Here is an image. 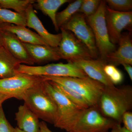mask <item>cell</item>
Instances as JSON below:
<instances>
[{"label":"cell","instance_id":"6da1fadb","mask_svg":"<svg viewBox=\"0 0 132 132\" xmlns=\"http://www.w3.org/2000/svg\"><path fill=\"white\" fill-rule=\"evenodd\" d=\"M97 106L103 115L121 124L123 114L132 109L131 86H105Z\"/></svg>","mask_w":132,"mask_h":132},{"label":"cell","instance_id":"7a4b0ae2","mask_svg":"<svg viewBox=\"0 0 132 132\" xmlns=\"http://www.w3.org/2000/svg\"><path fill=\"white\" fill-rule=\"evenodd\" d=\"M45 81L27 90L21 100L39 119L54 125L57 115V106L44 88Z\"/></svg>","mask_w":132,"mask_h":132},{"label":"cell","instance_id":"3957f363","mask_svg":"<svg viewBox=\"0 0 132 132\" xmlns=\"http://www.w3.org/2000/svg\"><path fill=\"white\" fill-rule=\"evenodd\" d=\"M43 86L46 92L54 101L57 106V115L54 125L67 132L72 131L83 109L71 102L57 90L51 81L46 80Z\"/></svg>","mask_w":132,"mask_h":132},{"label":"cell","instance_id":"277c9868","mask_svg":"<svg viewBox=\"0 0 132 132\" xmlns=\"http://www.w3.org/2000/svg\"><path fill=\"white\" fill-rule=\"evenodd\" d=\"M46 80L57 82L73 90L87 101L90 106H97L105 86L87 77L85 78L43 76Z\"/></svg>","mask_w":132,"mask_h":132},{"label":"cell","instance_id":"5b68a950","mask_svg":"<svg viewBox=\"0 0 132 132\" xmlns=\"http://www.w3.org/2000/svg\"><path fill=\"white\" fill-rule=\"evenodd\" d=\"M106 7L105 1H101L96 13L86 17V20L94 34L100 59L107 64V56L115 50L116 47L109 39L106 22Z\"/></svg>","mask_w":132,"mask_h":132},{"label":"cell","instance_id":"8992f818","mask_svg":"<svg viewBox=\"0 0 132 132\" xmlns=\"http://www.w3.org/2000/svg\"><path fill=\"white\" fill-rule=\"evenodd\" d=\"M17 72L38 76L78 78L88 77L81 69L70 62H68L67 64L60 62L39 66L21 64L17 69Z\"/></svg>","mask_w":132,"mask_h":132},{"label":"cell","instance_id":"52a82bcc","mask_svg":"<svg viewBox=\"0 0 132 132\" xmlns=\"http://www.w3.org/2000/svg\"><path fill=\"white\" fill-rule=\"evenodd\" d=\"M117 123L103 115L97 106H91L82 110L72 131L108 132Z\"/></svg>","mask_w":132,"mask_h":132},{"label":"cell","instance_id":"ba28073f","mask_svg":"<svg viewBox=\"0 0 132 132\" xmlns=\"http://www.w3.org/2000/svg\"><path fill=\"white\" fill-rule=\"evenodd\" d=\"M61 40L57 47L61 59L68 62L94 59L89 50L71 31L63 28Z\"/></svg>","mask_w":132,"mask_h":132},{"label":"cell","instance_id":"9c48e42d","mask_svg":"<svg viewBox=\"0 0 132 132\" xmlns=\"http://www.w3.org/2000/svg\"><path fill=\"white\" fill-rule=\"evenodd\" d=\"M46 80L44 76L19 73L11 78L0 79V92L21 100L27 91Z\"/></svg>","mask_w":132,"mask_h":132},{"label":"cell","instance_id":"30bf717a","mask_svg":"<svg viewBox=\"0 0 132 132\" xmlns=\"http://www.w3.org/2000/svg\"><path fill=\"white\" fill-rule=\"evenodd\" d=\"M72 32L76 37L86 46L94 59H98L99 54L94 34L91 27L87 23L84 15L77 13L63 27Z\"/></svg>","mask_w":132,"mask_h":132},{"label":"cell","instance_id":"8fae6325","mask_svg":"<svg viewBox=\"0 0 132 132\" xmlns=\"http://www.w3.org/2000/svg\"><path fill=\"white\" fill-rule=\"evenodd\" d=\"M105 20L109 39L114 45L119 43L123 29L132 32V11L116 12L109 8L106 5Z\"/></svg>","mask_w":132,"mask_h":132},{"label":"cell","instance_id":"7c38bea8","mask_svg":"<svg viewBox=\"0 0 132 132\" xmlns=\"http://www.w3.org/2000/svg\"><path fill=\"white\" fill-rule=\"evenodd\" d=\"M1 30L3 46L21 64L28 65H34L23 43L14 34Z\"/></svg>","mask_w":132,"mask_h":132},{"label":"cell","instance_id":"4fadbf2b","mask_svg":"<svg viewBox=\"0 0 132 132\" xmlns=\"http://www.w3.org/2000/svg\"><path fill=\"white\" fill-rule=\"evenodd\" d=\"M72 62L81 69L89 78L101 82L105 87H112L114 86L104 70L106 63L100 59L88 60H78Z\"/></svg>","mask_w":132,"mask_h":132},{"label":"cell","instance_id":"5bb4252c","mask_svg":"<svg viewBox=\"0 0 132 132\" xmlns=\"http://www.w3.org/2000/svg\"><path fill=\"white\" fill-rule=\"evenodd\" d=\"M117 49L107 55V63L117 67L123 64L132 65L131 33L122 34Z\"/></svg>","mask_w":132,"mask_h":132},{"label":"cell","instance_id":"9a60e30c","mask_svg":"<svg viewBox=\"0 0 132 132\" xmlns=\"http://www.w3.org/2000/svg\"><path fill=\"white\" fill-rule=\"evenodd\" d=\"M33 4L29 5L26 12L27 27L35 30L38 35L46 42L48 46L57 47L62 38L61 33L53 34L48 32L38 18Z\"/></svg>","mask_w":132,"mask_h":132},{"label":"cell","instance_id":"2e32d148","mask_svg":"<svg viewBox=\"0 0 132 132\" xmlns=\"http://www.w3.org/2000/svg\"><path fill=\"white\" fill-rule=\"evenodd\" d=\"M23 43L34 63L40 65L61 59L57 47L47 45Z\"/></svg>","mask_w":132,"mask_h":132},{"label":"cell","instance_id":"e0dca14e","mask_svg":"<svg viewBox=\"0 0 132 132\" xmlns=\"http://www.w3.org/2000/svg\"><path fill=\"white\" fill-rule=\"evenodd\" d=\"M18 128L26 132H40L39 119L25 104L21 105L15 113Z\"/></svg>","mask_w":132,"mask_h":132},{"label":"cell","instance_id":"ac0fdd59","mask_svg":"<svg viewBox=\"0 0 132 132\" xmlns=\"http://www.w3.org/2000/svg\"><path fill=\"white\" fill-rule=\"evenodd\" d=\"M26 27L7 23L0 24L1 30L13 33L22 43L48 46L46 42L37 33Z\"/></svg>","mask_w":132,"mask_h":132},{"label":"cell","instance_id":"d6986e66","mask_svg":"<svg viewBox=\"0 0 132 132\" xmlns=\"http://www.w3.org/2000/svg\"><path fill=\"white\" fill-rule=\"evenodd\" d=\"M71 2L70 0H35L33 6L34 8L40 10L43 14L50 18L55 29L58 32L59 28L57 27L56 21L57 11L62 5Z\"/></svg>","mask_w":132,"mask_h":132},{"label":"cell","instance_id":"ffe728a7","mask_svg":"<svg viewBox=\"0 0 132 132\" xmlns=\"http://www.w3.org/2000/svg\"><path fill=\"white\" fill-rule=\"evenodd\" d=\"M21 64L3 47L0 48V79L11 78L16 75Z\"/></svg>","mask_w":132,"mask_h":132},{"label":"cell","instance_id":"44dd1931","mask_svg":"<svg viewBox=\"0 0 132 132\" xmlns=\"http://www.w3.org/2000/svg\"><path fill=\"white\" fill-rule=\"evenodd\" d=\"M83 0H77L69 3L68 6L61 12L57 13L56 24L59 29L67 24L74 15L78 13Z\"/></svg>","mask_w":132,"mask_h":132},{"label":"cell","instance_id":"7402d4cb","mask_svg":"<svg viewBox=\"0 0 132 132\" xmlns=\"http://www.w3.org/2000/svg\"><path fill=\"white\" fill-rule=\"evenodd\" d=\"M50 81L57 90L77 106L83 109L91 106L83 97L75 91L57 82Z\"/></svg>","mask_w":132,"mask_h":132},{"label":"cell","instance_id":"603a6c76","mask_svg":"<svg viewBox=\"0 0 132 132\" xmlns=\"http://www.w3.org/2000/svg\"><path fill=\"white\" fill-rule=\"evenodd\" d=\"M5 23L27 27L26 14L0 8V24Z\"/></svg>","mask_w":132,"mask_h":132},{"label":"cell","instance_id":"cb8c5ba5","mask_svg":"<svg viewBox=\"0 0 132 132\" xmlns=\"http://www.w3.org/2000/svg\"><path fill=\"white\" fill-rule=\"evenodd\" d=\"M35 0H0V8L12 9L20 14H26L29 5L33 4Z\"/></svg>","mask_w":132,"mask_h":132},{"label":"cell","instance_id":"d4e9b609","mask_svg":"<svg viewBox=\"0 0 132 132\" xmlns=\"http://www.w3.org/2000/svg\"><path fill=\"white\" fill-rule=\"evenodd\" d=\"M104 70L114 85H119L123 82L124 80L123 73L116 66L111 64H106L104 66Z\"/></svg>","mask_w":132,"mask_h":132},{"label":"cell","instance_id":"484cf974","mask_svg":"<svg viewBox=\"0 0 132 132\" xmlns=\"http://www.w3.org/2000/svg\"><path fill=\"white\" fill-rule=\"evenodd\" d=\"M107 6L114 11L120 12L132 11V0H106Z\"/></svg>","mask_w":132,"mask_h":132},{"label":"cell","instance_id":"4316f807","mask_svg":"<svg viewBox=\"0 0 132 132\" xmlns=\"http://www.w3.org/2000/svg\"><path fill=\"white\" fill-rule=\"evenodd\" d=\"M101 0H83L78 13L84 15L85 17L95 14L98 9Z\"/></svg>","mask_w":132,"mask_h":132},{"label":"cell","instance_id":"83f0119b","mask_svg":"<svg viewBox=\"0 0 132 132\" xmlns=\"http://www.w3.org/2000/svg\"><path fill=\"white\" fill-rule=\"evenodd\" d=\"M14 128L9 122L2 106L0 107V132H14Z\"/></svg>","mask_w":132,"mask_h":132},{"label":"cell","instance_id":"f1b7e54d","mask_svg":"<svg viewBox=\"0 0 132 132\" xmlns=\"http://www.w3.org/2000/svg\"><path fill=\"white\" fill-rule=\"evenodd\" d=\"M122 122L124 124V127L132 132V113L130 111L126 112L123 114Z\"/></svg>","mask_w":132,"mask_h":132},{"label":"cell","instance_id":"f546056e","mask_svg":"<svg viewBox=\"0 0 132 132\" xmlns=\"http://www.w3.org/2000/svg\"><path fill=\"white\" fill-rule=\"evenodd\" d=\"M39 127L40 132H53L50 130L49 128L48 127L45 121H42L40 122Z\"/></svg>","mask_w":132,"mask_h":132},{"label":"cell","instance_id":"4dcf8cb0","mask_svg":"<svg viewBox=\"0 0 132 132\" xmlns=\"http://www.w3.org/2000/svg\"><path fill=\"white\" fill-rule=\"evenodd\" d=\"M12 98V97L11 96L0 92V107L2 106V104L5 101Z\"/></svg>","mask_w":132,"mask_h":132},{"label":"cell","instance_id":"1f68e13d","mask_svg":"<svg viewBox=\"0 0 132 132\" xmlns=\"http://www.w3.org/2000/svg\"><path fill=\"white\" fill-rule=\"evenodd\" d=\"M124 69L127 72L131 80H132V65L127 64H123L122 65Z\"/></svg>","mask_w":132,"mask_h":132},{"label":"cell","instance_id":"d6a6232c","mask_svg":"<svg viewBox=\"0 0 132 132\" xmlns=\"http://www.w3.org/2000/svg\"><path fill=\"white\" fill-rule=\"evenodd\" d=\"M121 124L117 123L112 129L111 132H123L121 129Z\"/></svg>","mask_w":132,"mask_h":132},{"label":"cell","instance_id":"836d02e7","mask_svg":"<svg viewBox=\"0 0 132 132\" xmlns=\"http://www.w3.org/2000/svg\"><path fill=\"white\" fill-rule=\"evenodd\" d=\"M3 47V42L2 36L1 34V30L0 29V48Z\"/></svg>","mask_w":132,"mask_h":132},{"label":"cell","instance_id":"e575fe53","mask_svg":"<svg viewBox=\"0 0 132 132\" xmlns=\"http://www.w3.org/2000/svg\"><path fill=\"white\" fill-rule=\"evenodd\" d=\"M14 132H26L24 131H22L20 129H19V128L16 127L15 128Z\"/></svg>","mask_w":132,"mask_h":132},{"label":"cell","instance_id":"d590c367","mask_svg":"<svg viewBox=\"0 0 132 132\" xmlns=\"http://www.w3.org/2000/svg\"><path fill=\"white\" fill-rule=\"evenodd\" d=\"M121 129L123 132H131L130 131H129V130H127L126 128H125L124 127H121Z\"/></svg>","mask_w":132,"mask_h":132}]
</instances>
